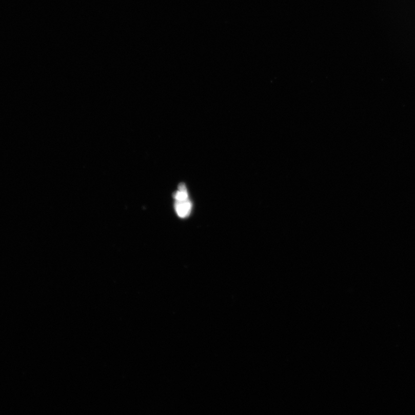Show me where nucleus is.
I'll use <instances>...</instances> for the list:
<instances>
[{
	"label": "nucleus",
	"mask_w": 415,
	"mask_h": 415,
	"mask_svg": "<svg viewBox=\"0 0 415 415\" xmlns=\"http://www.w3.org/2000/svg\"><path fill=\"white\" fill-rule=\"evenodd\" d=\"M192 208V205L189 199L183 200V201H175V211L181 218L188 217L191 212Z\"/></svg>",
	"instance_id": "nucleus-1"
}]
</instances>
